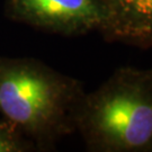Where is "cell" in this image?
I'll list each match as a JSON object with an SVG mask.
<instances>
[{
  "instance_id": "6da1fadb",
  "label": "cell",
  "mask_w": 152,
  "mask_h": 152,
  "mask_svg": "<svg viewBox=\"0 0 152 152\" xmlns=\"http://www.w3.org/2000/svg\"><path fill=\"white\" fill-rule=\"evenodd\" d=\"M76 127L95 151H152V69H117L85 94Z\"/></svg>"
},
{
  "instance_id": "7a4b0ae2",
  "label": "cell",
  "mask_w": 152,
  "mask_h": 152,
  "mask_svg": "<svg viewBox=\"0 0 152 152\" xmlns=\"http://www.w3.org/2000/svg\"><path fill=\"white\" fill-rule=\"evenodd\" d=\"M81 85L26 59L0 56V114L16 129L52 140L76 127Z\"/></svg>"
},
{
  "instance_id": "3957f363",
  "label": "cell",
  "mask_w": 152,
  "mask_h": 152,
  "mask_svg": "<svg viewBox=\"0 0 152 152\" xmlns=\"http://www.w3.org/2000/svg\"><path fill=\"white\" fill-rule=\"evenodd\" d=\"M14 19L63 35L103 33L106 17L98 0H7Z\"/></svg>"
},
{
  "instance_id": "277c9868",
  "label": "cell",
  "mask_w": 152,
  "mask_h": 152,
  "mask_svg": "<svg viewBox=\"0 0 152 152\" xmlns=\"http://www.w3.org/2000/svg\"><path fill=\"white\" fill-rule=\"evenodd\" d=\"M98 1L106 17V36L141 48L152 46V0Z\"/></svg>"
},
{
  "instance_id": "5b68a950",
  "label": "cell",
  "mask_w": 152,
  "mask_h": 152,
  "mask_svg": "<svg viewBox=\"0 0 152 152\" xmlns=\"http://www.w3.org/2000/svg\"><path fill=\"white\" fill-rule=\"evenodd\" d=\"M24 148L16 127L9 122H0V152H18Z\"/></svg>"
}]
</instances>
